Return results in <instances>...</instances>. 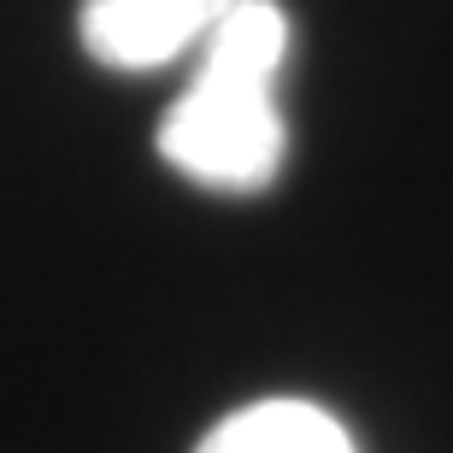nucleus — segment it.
Wrapping results in <instances>:
<instances>
[{
    "label": "nucleus",
    "mask_w": 453,
    "mask_h": 453,
    "mask_svg": "<svg viewBox=\"0 0 453 453\" xmlns=\"http://www.w3.org/2000/svg\"><path fill=\"white\" fill-rule=\"evenodd\" d=\"M288 53V18L277 0H235L201 42V65L159 124V153L188 183L253 195L283 165L277 71Z\"/></svg>",
    "instance_id": "nucleus-1"
},
{
    "label": "nucleus",
    "mask_w": 453,
    "mask_h": 453,
    "mask_svg": "<svg viewBox=\"0 0 453 453\" xmlns=\"http://www.w3.org/2000/svg\"><path fill=\"white\" fill-rule=\"evenodd\" d=\"M235 0H83V48L112 71H159L201 48Z\"/></svg>",
    "instance_id": "nucleus-2"
},
{
    "label": "nucleus",
    "mask_w": 453,
    "mask_h": 453,
    "mask_svg": "<svg viewBox=\"0 0 453 453\" xmlns=\"http://www.w3.org/2000/svg\"><path fill=\"white\" fill-rule=\"evenodd\" d=\"M195 453H359L342 418L312 401H253L219 418Z\"/></svg>",
    "instance_id": "nucleus-3"
}]
</instances>
